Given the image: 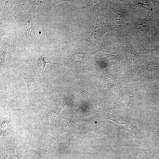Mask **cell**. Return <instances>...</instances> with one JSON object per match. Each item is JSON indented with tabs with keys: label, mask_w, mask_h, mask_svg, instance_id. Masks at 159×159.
Here are the masks:
<instances>
[{
	"label": "cell",
	"mask_w": 159,
	"mask_h": 159,
	"mask_svg": "<svg viewBox=\"0 0 159 159\" xmlns=\"http://www.w3.org/2000/svg\"><path fill=\"white\" fill-rule=\"evenodd\" d=\"M84 92V91H83L77 96L69 100L63 105L60 107H55L51 110H46L44 111L42 113L40 117L41 123L46 125H53L56 117L64 106L70 100L74 98Z\"/></svg>",
	"instance_id": "4fadbf2b"
},
{
	"label": "cell",
	"mask_w": 159,
	"mask_h": 159,
	"mask_svg": "<svg viewBox=\"0 0 159 159\" xmlns=\"http://www.w3.org/2000/svg\"><path fill=\"white\" fill-rule=\"evenodd\" d=\"M111 30L103 18L101 13L97 16L95 27L91 34L83 39L85 43L94 49L102 41L103 36Z\"/></svg>",
	"instance_id": "5b68a950"
},
{
	"label": "cell",
	"mask_w": 159,
	"mask_h": 159,
	"mask_svg": "<svg viewBox=\"0 0 159 159\" xmlns=\"http://www.w3.org/2000/svg\"><path fill=\"white\" fill-rule=\"evenodd\" d=\"M98 78L107 85L113 87L117 84V77L114 75L107 73L102 74L98 75Z\"/></svg>",
	"instance_id": "7402d4cb"
},
{
	"label": "cell",
	"mask_w": 159,
	"mask_h": 159,
	"mask_svg": "<svg viewBox=\"0 0 159 159\" xmlns=\"http://www.w3.org/2000/svg\"><path fill=\"white\" fill-rule=\"evenodd\" d=\"M128 4L132 13L145 16L153 14L156 11L151 0H128Z\"/></svg>",
	"instance_id": "9c48e42d"
},
{
	"label": "cell",
	"mask_w": 159,
	"mask_h": 159,
	"mask_svg": "<svg viewBox=\"0 0 159 159\" xmlns=\"http://www.w3.org/2000/svg\"><path fill=\"white\" fill-rule=\"evenodd\" d=\"M102 48L101 45L96 51L86 53L83 52L82 46L77 45L74 47L71 53L65 56L64 59L69 65H82L88 62L94 54L97 52L101 51Z\"/></svg>",
	"instance_id": "ba28073f"
},
{
	"label": "cell",
	"mask_w": 159,
	"mask_h": 159,
	"mask_svg": "<svg viewBox=\"0 0 159 159\" xmlns=\"http://www.w3.org/2000/svg\"><path fill=\"white\" fill-rule=\"evenodd\" d=\"M125 58L121 40L117 39L113 51L100 56L97 61L100 66L106 67L118 64L123 62Z\"/></svg>",
	"instance_id": "8992f818"
},
{
	"label": "cell",
	"mask_w": 159,
	"mask_h": 159,
	"mask_svg": "<svg viewBox=\"0 0 159 159\" xmlns=\"http://www.w3.org/2000/svg\"><path fill=\"white\" fill-rule=\"evenodd\" d=\"M11 29V24L9 23L0 22V40H2L3 37L8 33Z\"/></svg>",
	"instance_id": "cb8c5ba5"
},
{
	"label": "cell",
	"mask_w": 159,
	"mask_h": 159,
	"mask_svg": "<svg viewBox=\"0 0 159 159\" xmlns=\"http://www.w3.org/2000/svg\"><path fill=\"white\" fill-rule=\"evenodd\" d=\"M29 5L31 12H41L46 8L47 4L49 0H27Z\"/></svg>",
	"instance_id": "d6986e66"
},
{
	"label": "cell",
	"mask_w": 159,
	"mask_h": 159,
	"mask_svg": "<svg viewBox=\"0 0 159 159\" xmlns=\"http://www.w3.org/2000/svg\"><path fill=\"white\" fill-rule=\"evenodd\" d=\"M12 121L10 119L4 118L0 122V136L4 138L8 135L11 130Z\"/></svg>",
	"instance_id": "ffe728a7"
},
{
	"label": "cell",
	"mask_w": 159,
	"mask_h": 159,
	"mask_svg": "<svg viewBox=\"0 0 159 159\" xmlns=\"http://www.w3.org/2000/svg\"><path fill=\"white\" fill-rule=\"evenodd\" d=\"M54 139L49 135H44L41 137L39 148L32 156L26 157L28 159H52L50 154L51 147Z\"/></svg>",
	"instance_id": "30bf717a"
},
{
	"label": "cell",
	"mask_w": 159,
	"mask_h": 159,
	"mask_svg": "<svg viewBox=\"0 0 159 159\" xmlns=\"http://www.w3.org/2000/svg\"><path fill=\"white\" fill-rule=\"evenodd\" d=\"M23 1L5 0L3 10L0 14V22L9 23L14 16L12 11L14 5L20 4Z\"/></svg>",
	"instance_id": "5bb4252c"
},
{
	"label": "cell",
	"mask_w": 159,
	"mask_h": 159,
	"mask_svg": "<svg viewBox=\"0 0 159 159\" xmlns=\"http://www.w3.org/2000/svg\"><path fill=\"white\" fill-rule=\"evenodd\" d=\"M153 156V157H155V158H157V159H158V158H156V157H154V156Z\"/></svg>",
	"instance_id": "4dcf8cb0"
},
{
	"label": "cell",
	"mask_w": 159,
	"mask_h": 159,
	"mask_svg": "<svg viewBox=\"0 0 159 159\" xmlns=\"http://www.w3.org/2000/svg\"><path fill=\"white\" fill-rule=\"evenodd\" d=\"M152 135L153 137L155 140L159 141V131H153Z\"/></svg>",
	"instance_id": "484cf974"
},
{
	"label": "cell",
	"mask_w": 159,
	"mask_h": 159,
	"mask_svg": "<svg viewBox=\"0 0 159 159\" xmlns=\"http://www.w3.org/2000/svg\"><path fill=\"white\" fill-rule=\"evenodd\" d=\"M140 46L142 48L140 51L146 52V53L150 54L151 57H159V43L154 45L151 49H147L142 45Z\"/></svg>",
	"instance_id": "603a6c76"
},
{
	"label": "cell",
	"mask_w": 159,
	"mask_h": 159,
	"mask_svg": "<svg viewBox=\"0 0 159 159\" xmlns=\"http://www.w3.org/2000/svg\"><path fill=\"white\" fill-rule=\"evenodd\" d=\"M157 26L158 28H159V23H157Z\"/></svg>",
	"instance_id": "f1b7e54d"
},
{
	"label": "cell",
	"mask_w": 159,
	"mask_h": 159,
	"mask_svg": "<svg viewBox=\"0 0 159 159\" xmlns=\"http://www.w3.org/2000/svg\"><path fill=\"white\" fill-rule=\"evenodd\" d=\"M37 75L28 77H22L26 84L28 92L33 96H36L39 92V85L36 79Z\"/></svg>",
	"instance_id": "ac0fdd59"
},
{
	"label": "cell",
	"mask_w": 159,
	"mask_h": 159,
	"mask_svg": "<svg viewBox=\"0 0 159 159\" xmlns=\"http://www.w3.org/2000/svg\"><path fill=\"white\" fill-rule=\"evenodd\" d=\"M60 121L62 129L66 132H73L76 130L87 131L89 128L76 123L71 118L66 111L62 113Z\"/></svg>",
	"instance_id": "7c38bea8"
},
{
	"label": "cell",
	"mask_w": 159,
	"mask_h": 159,
	"mask_svg": "<svg viewBox=\"0 0 159 159\" xmlns=\"http://www.w3.org/2000/svg\"><path fill=\"white\" fill-rule=\"evenodd\" d=\"M43 50L40 51L35 50L34 54L33 57L32 61V67L34 71L36 73L40 80H43L46 75L44 74V71L46 64L49 63L52 64H59L63 65V64L59 63H52L49 62H46L44 58L46 57H42L41 54Z\"/></svg>",
	"instance_id": "8fae6325"
},
{
	"label": "cell",
	"mask_w": 159,
	"mask_h": 159,
	"mask_svg": "<svg viewBox=\"0 0 159 159\" xmlns=\"http://www.w3.org/2000/svg\"><path fill=\"white\" fill-rule=\"evenodd\" d=\"M125 60L128 65L132 69H136L144 62L139 53L130 40L127 37L121 40Z\"/></svg>",
	"instance_id": "52a82bcc"
},
{
	"label": "cell",
	"mask_w": 159,
	"mask_h": 159,
	"mask_svg": "<svg viewBox=\"0 0 159 159\" xmlns=\"http://www.w3.org/2000/svg\"><path fill=\"white\" fill-rule=\"evenodd\" d=\"M158 78L159 79V72H158Z\"/></svg>",
	"instance_id": "f546056e"
},
{
	"label": "cell",
	"mask_w": 159,
	"mask_h": 159,
	"mask_svg": "<svg viewBox=\"0 0 159 159\" xmlns=\"http://www.w3.org/2000/svg\"><path fill=\"white\" fill-rule=\"evenodd\" d=\"M156 10L159 9V0H151Z\"/></svg>",
	"instance_id": "83f0119b"
},
{
	"label": "cell",
	"mask_w": 159,
	"mask_h": 159,
	"mask_svg": "<svg viewBox=\"0 0 159 159\" xmlns=\"http://www.w3.org/2000/svg\"><path fill=\"white\" fill-rule=\"evenodd\" d=\"M159 43V28H157L154 34L146 39L142 45L146 49H151L154 45Z\"/></svg>",
	"instance_id": "44dd1931"
},
{
	"label": "cell",
	"mask_w": 159,
	"mask_h": 159,
	"mask_svg": "<svg viewBox=\"0 0 159 159\" xmlns=\"http://www.w3.org/2000/svg\"><path fill=\"white\" fill-rule=\"evenodd\" d=\"M20 145L19 142H14L5 146L0 152V159H14L18 158L15 151Z\"/></svg>",
	"instance_id": "2e32d148"
},
{
	"label": "cell",
	"mask_w": 159,
	"mask_h": 159,
	"mask_svg": "<svg viewBox=\"0 0 159 159\" xmlns=\"http://www.w3.org/2000/svg\"><path fill=\"white\" fill-rule=\"evenodd\" d=\"M12 31L9 32L8 34L5 42L3 43L0 48V68L1 74L4 67V64L7 54L8 48L10 46V42L13 36Z\"/></svg>",
	"instance_id": "e0dca14e"
},
{
	"label": "cell",
	"mask_w": 159,
	"mask_h": 159,
	"mask_svg": "<svg viewBox=\"0 0 159 159\" xmlns=\"http://www.w3.org/2000/svg\"><path fill=\"white\" fill-rule=\"evenodd\" d=\"M31 12L28 11L23 15L22 11H20L14 16L11 21L24 33L27 46L34 47L35 49L38 50L39 49L42 48L43 45L36 36L34 24Z\"/></svg>",
	"instance_id": "3957f363"
},
{
	"label": "cell",
	"mask_w": 159,
	"mask_h": 159,
	"mask_svg": "<svg viewBox=\"0 0 159 159\" xmlns=\"http://www.w3.org/2000/svg\"><path fill=\"white\" fill-rule=\"evenodd\" d=\"M104 111L105 114L103 119L115 122L137 138L141 139L144 137L143 133L136 125L132 123L125 116H122L118 114L114 108H107L105 109Z\"/></svg>",
	"instance_id": "277c9868"
},
{
	"label": "cell",
	"mask_w": 159,
	"mask_h": 159,
	"mask_svg": "<svg viewBox=\"0 0 159 159\" xmlns=\"http://www.w3.org/2000/svg\"><path fill=\"white\" fill-rule=\"evenodd\" d=\"M75 1L72 0H53L51 5L48 8L47 10H50L53 8L57 4L63 2H73Z\"/></svg>",
	"instance_id": "d4e9b609"
},
{
	"label": "cell",
	"mask_w": 159,
	"mask_h": 159,
	"mask_svg": "<svg viewBox=\"0 0 159 159\" xmlns=\"http://www.w3.org/2000/svg\"><path fill=\"white\" fill-rule=\"evenodd\" d=\"M154 15L157 23H159V9L155 11Z\"/></svg>",
	"instance_id": "4316f807"
},
{
	"label": "cell",
	"mask_w": 159,
	"mask_h": 159,
	"mask_svg": "<svg viewBox=\"0 0 159 159\" xmlns=\"http://www.w3.org/2000/svg\"><path fill=\"white\" fill-rule=\"evenodd\" d=\"M101 13L112 35L121 40L126 37L132 13L128 0L102 1Z\"/></svg>",
	"instance_id": "6da1fadb"
},
{
	"label": "cell",
	"mask_w": 159,
	"mask_h": 159,
	"mask_svg": "<svg viewBox=\"0 0 159 159\" xmlns=\"http://www.w3.org/2000/svg\"><path fill=\"white\" fill-rule=\"evenodd\" d=\"M132 13L127 35L136 49L139 50L145 40L151 36L157 27L154 14L145 16Z\"/></svg>",
	"instance_id": "7a4b0ae2"
},
{
	"label": "cell",
	"mask_w": 159,
	"mask_h": 159,
	"mask_svg": "<svg viewBox=\"0 0 159 159\" xmlns=\"http://www.w3.org/2000/svg\"><path fill=\"white\" fill-rule=\"evenodd\" d=\"M134 92L132 90H127L121 92L118 101L125 108L131 110L134 101Z\"/></svg>",
	"instance_id": "9a60e30c"
}]
</instances>
